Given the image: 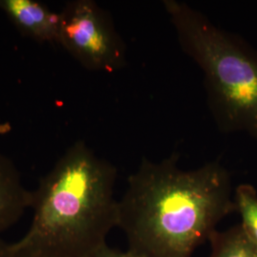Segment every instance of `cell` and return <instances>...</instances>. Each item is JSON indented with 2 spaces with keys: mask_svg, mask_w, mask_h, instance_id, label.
Returning <instances> with one entry per match:
<instances>
[{
  "mask_svg": "<svg viewBox=\"0 0 257 257\" xmlns=\"http://www.w3.org/2000/svg\"><path fill=\"white\" fill-rule=\"evenodd\" d=\"M178 154L142 158L118 200L128 251L142 257H192L217 224L236 210L230 173L219 161L182 170Z\"/></svg>",
  "mask_w": 257,
  "mask_h": 257,
  "instance_id": "obj_1",
  "label": "cell"
},
{
  "mask_svg": "<svg viewBox=\"0 0 257 257\" xmlns=\"http://www.w3.org/2000/svg\"><path fill=\"white\" fill-rule=\"evenodd\" d=\"M115 166L85 141L74 142L32 191L31 227L15 249L85 257L106 244L118 226Z\"/></svg>",
  "mask_w": 257,
  "mask_h": 257,
  "instance_id": "obj_2",
  "label": "cell"
},
{
  "mask_svg": "<svg viewBox=\"0 0 257 257\" xmlns=\"http://www.w3.org/2000/svg\"><path fill=\"white\" fill-rule=\"evenodd\" d=\"M162 3L182 51L202 71L218 128L257 138L256 51L183 1Z\"/></svg>",
  "mask_w": 257,
  "mask_h": 257,
  "instance_id": "obj_3",
  "label": "cell"
},
{
  "mask_svg": "<svg viewBox=\"0 0 257 257\" xmlns=\"http://www.w3.org/2000/svg\"><path fill=\"white\" fill-rule=\"evenodd\" d=\"M59 18L57 44L84 68L114 73L125 67V42L110 14L95 1H68Z\"/></svg>",
  "mask_w": 257,
  "mask_h": 257,
  "instance_id": "obj_4",
  "label": "cell"
},
{
  "mask_svg": "<svg viewBox=\"0 0 257 257\" xmlns=\"http://www.w3.org/2000/svg\"><path fill=\"white\" fill-rule=\"evenodd\" d=\"M0 10L24 37L38 43L57 44L59 13L37 0H0Z\"/></svg>",
  "mask_w": 257,
  "mask_h": 257,
  "instance_id": "obj_5",
  "label": "cell"
},
{
  "mask_svg": "<svg viewBox=\"0 0 257 257\" xmlns=\"http://www.w3.org/2000/svg\"><path fill=\"white\" fill-rule=\"evenodd\" d=\"M31 204L32 192L22 183L18 167L0 152V232L18 223Z\"/></svg>",
  "mask_w": 257,
  "mask_h": 257,
  "instance_id": "obj_6",
  "label": "cell"
},
{
  "mask_svg": "<svg viewBox=\"0 0 257 257\" xmlns=\"http://www.w3.org/2000/svg\"><path fill=\"white\" fill-rule=\"evenodd\" d=\"M210 241V257H257L256 247L248 240L240 225L223 232L215 231Z\"/></svg>",
  "mask_w": 257,
  "mask_h": 257,
  "instance_id": "obj_7",
  "label": "cell"
},
{
  "mask_svg": "<svg viewBox=\"0 0 257 257\" xmlns=\"http://www.w3.org/2000/svg\"><path fill=\"white\" fill-rule=\"evenodd\" d=\"M234 202L241 216V228L257 248V192L249 184H241L235 190Z\"/></svg>",
  "mask_w": 257,
  "mask_h": 257,
  "instance_id": "obj_8",
  "label": "cell"
},
{
  "mask_svg": "<svg viewBox=\"0 0 257 257\" xmlns=\"http://www.w3.org/2000/svg\"><path fill=\"white\" fill-rule=\"evenodd\" d=\"M85 257H142L138 254H136L132 251H125V252H121L119 250L113 249L110 248L107 244L102 245L101 247L96 248L95 250H93L90 254H88Z\"/></svg>",
  "mask_w": 257,
  "mask_h": 257,
  "instance_id": "obj_9",
  "label": "cell"
},
{
  "mask_svg": "<svg viewBox=\"0 0 257 257\" xmlns=\"http://www.w3.org/2000/svg\"><path fill=\"white\" fill-rule=\"evenodd\" d=\"M13 251V255L12 257H60L55 255V254H51L48 252L44 251H40V250H34V249H15L12 248Z\"/></svg>",
  "mask_w": 257,
  "mask_h": 257,
  "instance_id": "obj_10",
  "label": "cell"
},
{
  "mask_svg": "<svg viewBox=\"0 0 257 257\" xmlns=\"http://www.w3.org/2000/svg\"><path fill=\"white\" fill-rule=\"evenodd\" d=\"M13 251L11 245L5 243L0 239V257H12Z\"/></svg>",
  "mask_w": 257,
  "mask_h": 257,
  "instance_id": "obj_11",
  "label": "cell"
}]
</instances>
